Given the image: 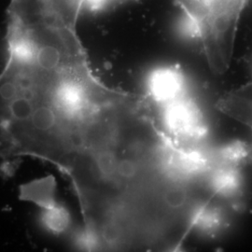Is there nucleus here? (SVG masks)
Segmentation results:
<instances>
[{
	"label": "nucleus",
	"instance_id": "1",
	"mask_svg": "<svg viewBox=\"0 0 252 252\" xmlns=\"http://www.w3.org/2000/svg\"><path fill=\"white\" fill-rule=\"evenodd\" d=\"M161 134L143 94L108 87L80 38H47L8 54L0 73V157L52 163L74 189L143 162Z\"/></svg>",
	"mask_w": 252,
	"mask_h": 252
},
{
	"label": "nucleus",
	"instance_id": "2",
	"mask_svg": "<svg viewBox=\"0 0 252 252\" xmlns=\"http://www.w3.org/2000/svg\"><path fill=\"white\" fill-rule=\"evenodd\" d=\"M196 28L211 71L228 70L241 13L248 0H176Z\"/></svg>",
	"mask_w": 252,
	"mask_h": 252
},
{
	"label": "nucleus",
	"instance_id": "3",
	"mask_svg": "<svg viewBox=\"0 0 252 252\" xmlns=\"http://www.w3.org/2000/svg\"><path fill=\"white\" fill-rule=\"evenodd\" d=\"M156 113L163 129L181 143L207 146L210 135L208 121L202 107L189 95L158 106Z\"/></svg>",
	"mask_w": 252,
	"mask_h": 252
},
{
	"label": "nucleus",
	"instance_id": "4",
	"mask_svg": "<svg viewBox=\"0 0 252 252\" xmlns=\"http://www.w3.org/2000/svg\"><path fill=\"white\" fill-rule=\"evenodd\" d=\"M145 95L154 107H158L188 95V94L184 80L179 71L172 68H161L151 75Z\"/></svg>",
	"mask_w": 252,
	"mask_h": 252
},
{
	"label": "nucleus",
	"instance_id": "5",
	"mask_svg": "<svg viewBox=\"0 0 252 252\" xmlns=\"http://www.w3.org/2000/svg\"><path fill=\"white\" fill-rule=\"evenodd\" d=\"M207 192L215 199H233L240 193L243 177L240 166L216 162L204 180Z\"/></svg>",
	"mask_w": 252,
	"mask_h": 252
},
{
	"label": "nucleus",
	"instance_id": "6",
	"mask_svg": "<svg viewBox=\"0 0 252 252\" xmlns=\"http://www.w3.org/2000/svg\"><path fill=\"white\" fill-rule=\"evenodd\" d=\"M223 108L227 116L252 130V81L230 92Z\"/></svg>",
	"mask_w": 252,
	"mask_h": 252
},
{
	"label": "nucleus",
	"instance_id": "7",
	"mask_svg": "<svg viewBox=\"0 0 252 252\" xmlns=\"http://www.w3.org/2000/svg\"><path fill=\"white\" fill-rule=\"evenodd\" d=\"M213 153L216 162L240 166L251 152L248 145L242 141H231L213 148Z\"/></svg>",
	"mask_w": 252,
	"mask_h": 252
}]
</instances>
